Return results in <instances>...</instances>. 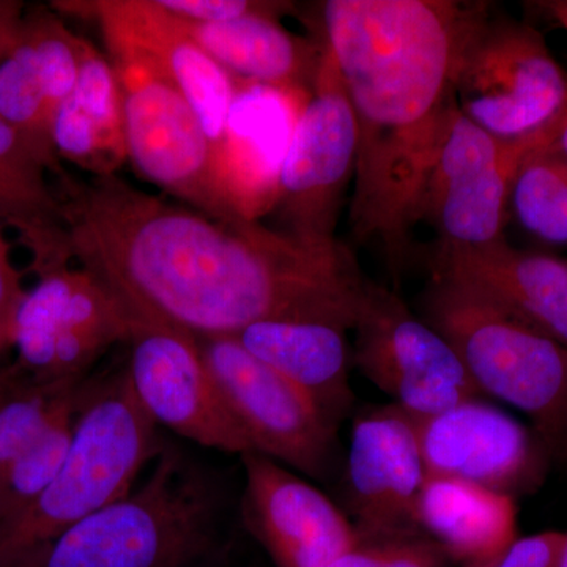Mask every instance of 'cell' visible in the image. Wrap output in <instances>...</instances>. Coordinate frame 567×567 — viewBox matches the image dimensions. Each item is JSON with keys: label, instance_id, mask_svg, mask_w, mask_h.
<instances>
[{"label": "cell", "instance_id": "6da1fadb", "mask_svg": "<svg viewBox=\"0 0 567 567\" xmlns=\"http://www.w3.org/2000/svg\"><path fill=\"white\" fill-rule=\"evenodd\" d=\"M59 186L73 259L126 315L197 339L268 320L357 323L369 279L336 238L210 218L115 174Z\"/></svg>", "mask_w": 567, "mask_h": 567}, {"label": "cell", "instance_id": "7a4b0ae2", "mask_svg": "<svg viewBox=\"0 0 567 567\" xmlns=\"http://www.w3.org/2000/svg\"><path fill=\"white\" fill-rule=\"evenodd\" d=\"M488 2L327 0L320 39L333 54L357 121L350 226L379 245L399 278L425 181L456 114L465 41Z\"/></svg>", "mask_w": 567, "mask_h": 567}, {"label": "cell", "instance_id": "3957f363", "mask_svg": "<svg viewBox=\"0 0 567 567\" xmlns=\"http://www.w3.org/2000/svg\"><path fill=\"white\" fill-rule=\"evenodd\" d=\"M229 513L223 476L164 442L144 483L59 537L40 567H213Z\"/></svg>", "mask_w": 567, "mask_h": 567}, {"label": "cell", "instance_id": "277c9868", "mask_svg": "<svg viewBox=\"0 0 567 567\" xmlns=\"http://www.w3.org/2000/svg\"><path fill=\"white\" fill-rule=\"evenodd\" d=\"M163 446L126 365L85 380L61 470L28 509L0 524V567H40L59 537L128 495Z\"/></svg>", "mask_w": 567, "mask_h": 567}, {"label": "cell", "instance_id": "5b68a950", "mask_svg": "<svg viewBox=\"0 0 567 567\" xmlns=\"http://www.w3.org/2000/svg\"><path fill=\"white\" fill-rule=\"evenodd\" d=\"M421 319L456 350L481 394L527 415L554 458L567 454V347L443 275L421 295Z\"/></svg>", "mask_w": 567, "mask_h": 567}, {"label": "cell", "instance_id": "8992f818", "mask_svg": "<svg viewBox=\"0 0 567 567\" xmlns=\"http://www.w3.org/2000/svg\"><path fill=\"white\" fill-rule=\"evenodd\" d=\"M458 111L502 140L559 133L567 122V73L528 22L492 6L465 41L456 73Z\"/></svg>", "mask_w": 567, "mask_h": 567}, {"label": "cell", "instance_id": "52a82bcc", "mask_svg": "<svg viewBox=\"0 0 567 567\" xmlns=\"http://www.w3.org/2000/svg\"><path fill=\"white\" fill-rule=\"evenodd\" d=\"M122 95L126 158L147 181L223 219H244L234 210L215 151L181 89L151 63L111 54Z\"/></svg>", "mask_w": 567, "mask_h": 567}, {"label": "cell", "instance_id": "ba28073f", "mask_svg": "<svg viewBox=\"0 0 567 567\" xmlns=\"http://www.w3.org/2000/svg\"><path fill=\"white\" fill-rule=\"evenodd\" d=\"M558 133L502 140L456 111L425 181L417 223L439 237V252L475 251L506 241L509 194L529 153Z\"/></svg>", "mask_w": 567, "mask_h": 567}, {"label": "cell", "instance_id": "9c48e42d", "mask_svg": "<svg viewBox=\"0 0 567 567\" xmlns=\"http://www.w3.org/2000/svg\"><path fill=\"white\" fill-rule=\"evenodd\" d=\"M352 331L353 364L409 415H435L484 398L450 342L371 279Z\"/></svg>", "mask_w": 567, "mask_h": 567}, {"label": "cell", "instance_id": "30bf717a", "mask_svg": "<svg viewBox=\"0 0 567 567\" xmlns=\"http://www.w3.org/2000/svg\"><path fill=\"white\" fill-rule=\"evenodd\" d=\"M197 342L224 404L254 453L316 480L330 475L338 429L315 402L246 352L234 336Z\"/></svg>", "mask_w": 567, "mask_h": 567}, {"label": "cell", "instance_id": "8fae6325", "mask_svg": "<svg viewBox=\"0 0 567 567\" xmlns=\"http://www.w3.org/2000/svg\"><path fill=\"white\" fill-rule=\"evenodd\" d=\"M357 153L352 104L333 54L323 43L311 96L295 125L279 175L271 213H278L281 230L311 240L336 238L339 207L354 175Z\"/></svg>", "mask_w": 567, "mask_h": 567}, {"label": "cell", "instance_id": "7c38bea8", "mask_svg": "<svg viewBox=\"0 0 567 567\" xmlns=\"http://www.w3.org/2000/svg\"><path fill=\"white\" fill-rule=\"evenodd\" d=\"M126 316V374L142 409L158 427L208 450L251 453L213 382L197 339L171 324Z\"/></svg>", "mask_w": 567, "mask_h": 567}, {"label": "cell", "instance_id": "4fadbf2b", "mask_svg": "<svg viewBox=\"0 0 567 567\" xmlns=\"http://www.w3.org/2000/svg\"><path fill=\"white\" fill-rule=\"evenodd\" d=\"M410 417L427 476L453 477L516 498L543 486L554 458L532 425L481 399Z\"/></svg>", "mask_w": 567, "mask_h": 567}, {"label": "cell", "instance_id": "5bb4252c", "mask_svg": "<svg viewBox=\"0 0 567 567\" xmlns=\"http://www.w3.org/2000/svg\"><path fill=\"white\" fill-rule=\"evenodd\" d=\"M58 6L62 10L89 11L102 29L110 54L141 59L174 82L203 123L219 167L235 78L213 61L155 0H95Z\"/></svg>", "mask_w": 567, "mask_h": 567}, {"label": "cell", "instance_id": "9a60e30c", "mask_svg": "<svg viewBox=\"0 0 567 567\" xmlns=\"http://www.w3.org/2000/svg\"><path fill=\"white\" fill-rule=\"evenodd\" d=\"M240 458L241 517L276 567H328L360 543L353 522L303 477L254 451Z\"/></svg>", "mask_w": 567, "mask_h": 567}, {"label": "cell", "instance_id": "2e32d148", "mask_svg": "<svg viewBox=\"0 0 567 567\" xmlns=\"http://www.w3.org/2000/svg\"><path fill=\"white\" fill-rule=\"evenodd\" d=\"M427 480L412 417L383 405L354 421L347 456V503L360 539L421 535L416 505Z\"/></svg>", "mask_w": 567, "mask_h": 567}, {"label": "cell", "instance_id": "e0dca14e", "mask_svg": "<svg viewBox=\"0 0 567 567\" xmlns=\"http://www.w3.org/2000/svg\"><path fill=\"white\" fill-rule=\"evenodd\" d=\"M311 93L235 80L221 148V178L234 210L259 221L274 212L279 175Z\"/></svg>", "mask_w": 567, "mask_h": 567}, {"label": "cell", "instance_id": "ac0fdd59", "mask_svg": "<svg viewBox=\"0 0 567 567\" xmlns=\"http://www.w3.org/2000/svg\"><path fill=\"white\" fill-rule=\"evenodd\" d=\"M432 274L470 284L567 347V260L502 241L475 251L435 252Z\"/></svg>", "mask_w": 567, "mask_h": 567}, {"label": "cell", "instance_id": "d6986e66", "mask_svg": "<svg viewBox=\"0 0 567 567\" xmlns=\"http://www.w3.org/2000/svg\"><path fill=\"white\" fill-rule=\"evenodd\" d=\"M350 331L311 320H268L234 334L257 360L289 380L339 429L352 413Z\"/></svg>", "mask_w": 567, "mask_h": 567}, {"label": "cell", "instance_id": "ffe728a7", "mask_svg": "<svg viewBox=\"0 0 567 567\" xmlns=\"http://www.w3.org/2000/svg\"><path fill=\"white\" fill-rule=\"evenodd\" d=\"M421 535L461 567H483L513 546L516 498L453 477L427 476L416 505Z\"/></svg>", "mask_w": 567, "mask_h": 567}, {"label": "cell", "instance_id": "44dd1931", "mask_svg": "<svg viewBox=\"0 0 567 567\" xmlns=\"http://www.w3.org/2000/svg\"><path fill=\"white\" fill-rule=\"evenodd\" d=\"M175 20L235 80L282 91L312 92L322 59V40L295 35L282 28L279 18L264 14L216 24Z\"/></svg>", "mask_w": 567, "mask_h": 567}, {"label": "cell", "instance_id": "7402d4cb", "mask_svg": "<svg viewBox=\"0 0 567 567\" xmlns=\"http://www.w3.org/2000/svg\"><path fill=\"white\" fill-rule=\"evenodd\" d=\"M48 173L31 142L0 117V221L20 235L39 278L73 259L61 196Z\"/></svg>", "mask_w": 567, "mask_h": 567}, {"label": "cell", "instance_id": "603a6c76", "mask_svg": "<svg viewBox=\"0 0 567 567\" xmlns=\"http://www.w3.org/2000/svg\"><path fill=\"white\" fill-rule=\"evenodd\" d=\"M509 215L529 237L567 246V159L550 147L529 153L509 194Z\"/></svg>", "mask_w": 567, "mask_h": 567}, {"label": "cell", "instance_id": "cb8c5ba5", "mask_svg": "<svg viewBox=\"0 0 567 567\" xmlns=\"http://www.w3.org/2000/svg\"><path fill=\"white\" fill-rule=\"evenodd\" d=\"M0 117L31 142L59 182L69 177L52 142V118L24 21L17 43L0 63Z\"/></svg>", "mask_w": 567, "mask_h": 567}, {"label": "cell", "instance_id": "d4e9b609", "mask_svg": "<svg viewBox=\"0 0 567 567\" xmlns=\"http://www.w3.org/2000/svg\"><path fill=\"white\" fill-rule=\"evenodd\" d=\"M0 401V476L40 439L69 406L76 404L89 377L59 382H28L11 375Z\"/></svg>", "mask_w": 567, "mask_h": 567}, {"label": "cell", "instance_id": "484cf974", "mask_svg": "<svg viewBox=\"0 0 567 567\" xmlns=\"http://www.w3.org/2000/svg\"><path fill=\"white\" fill-rule=\"evenodd\" d=\"M80 399L32 446L14 458L0 476V524L20 516L58 475L73 440Z\"/></svg>", "mask_w": 567, "mask_h": 567}, {"label": "cell", "instance_id": "4316f807", "mask_svg": "<svg viewBox=\"0 0 567 567\" xmlns=\"http://www.w3.org/2000/svg\"><path fill=\"white\" fill-rule=\"evenodd\" d=\"M24 28L31 39L44 100L52 123L62 103L76 87L80 70V37L50 13L25 14Z\"/></svg>", "mask_w": 567, "mask_h": 567}, {"label": "cell", "instance_id": "83f0119b", "mask_svg": "<svg viewBox=\"0 0 567 567\" xmlns=\"http://www.w3.org/2000/svg\"><path fill=\"white\" fill-rule=\"evenodd\" d=\"M71 96L99 126L111 151L125 162L122 95L117 74L112 62L103 58L89 41L82 39L76 87Z\"/></svg>", "mask_w": 567, "mask_h": 567}, {"label": "cell", "instance_id": "f1b7e54d", "mask_svg": "<svg viewBox=\"0 0 567 567\" xmlns=\"http://www.w3.org/2000/svg\"><path fill=\"white\" fill-rule=\"evenodd\" d=\"M52 142L59 158L69 159L82 169L91 171L92 175L114 174L123 163L111 151L87 112L71 95L55 114Z\"/></svg>", "mask_w": 567, "mask_h": 567}, {"label": "cell", "instance_id": "f546056e", "mask_svg": "<svg viewBox=\"0 0 567 567\" xmlns=\"http://www.w3.org/2000/svg\"><path fill=\"white\" fill-rule=\"evenodd\" d=\"M454 563L424 535L360 539L328 567H453Z\"/></svg>", "mask_w": 567, "mask_h": 567}, {"label": "cell", "instance_id": "4dcf8cb0", "mask_svg": "<svg viewBox=\"0 0 567 567\" xmlns=\"http://www.w3.org/2000/svg\"><path fill=\"white\" fill-rule=\"evenodd\" d=\"M156 6L178 20L216 24L248 17H275L293 11V3L268 0H155Z\"/></svg>", "mask_w": 567, "mask_h": 567}, {"label": "cell", "instance_id": "1f68e13d", "mask_svg": "<svg viewBox=\"0 0 567 567\" xmlns=\"http://www.w3.org/2000/svg\"><path fill=\"white\" fill-rule=\"evenodd\" d=\"M565 533L544 532L518 537L502 557L483 567H558Z\"/></svg>", "mask_w": 567, "mask_h": 567}, {"label": "cell", "instance_id": "d6a6232c", "mask_svg": "<svg viewBox=\"0 0 567 567\" xmlns=\"http://www.w3.org/2000/svg\"><path fill=\"white\" fill-rule=\"evenodd\" d=\"M25 295L28 290L22 287V274L11 262L10 245L0 221V333L9 347L14 342L17 316Z\"/></svg>", "mask_w": 567, "mask_h": 567}, {"label": "cell", "instance_id": "836d02e7", "mask_svg": "<svg viewBox=\"0 0 567 567\" xmlns=\"http://www.w3.org/2000/svg\"><path fill=\"white\" fill-rule=\"evenodd\" d=\"M24 17V6L21 2L0 0V63L17 43Z\"/></svg>", "mask_w": 567, "mask_h": 567}, {"label": "cell", "instance_id": "e575fe53", "mask_svg": "<svg viewBox=\"0 0 567 567\" xmlns=\"http://www.w3.org/2000/svg\"><path fill=\"white\" fill-rule=\"evenodd\" d=\"M532 6L544 11L548 20L555 22L567 35V0H543V2H533Z\"/></svg>", "mask_w": 567, "mask_h": 567}, {"label": "cell", "instance_id": "d590c367", "mask_svg": "<svg viewBox=\"0 0 567 567\" xmlns=\"http://www.w3.org/2000/svg\"><path fill=\"white\" fill-rule=\"evenodd\" d=\"M548 147H550L551 151L559 153V155L565 156L567 159V122L566 125L559 130L557 137H555L554 142H551Z\"/></svg>", "mask_w": 567, "mask_h": 567}, {"label": "cell", "instance_id": "8d00e7d4", "mask_svg": "<svg viewBox=\"0 0 567 567\" xmlns=\"http://www.w3.org/2000/svg\"><path fill=\"white\" fill-rule=\"evenodd\" d=\"M11 379L9 372H0V401L6 398L7 391L10 390Z\"/></svg>", "mask_w": 567, "mask_h": 567}, {"label": "cell", "instance_id": "74e56055", "mask_svg": "<svg viewBox=\"0 0 567 567\" xmlns=\"http://www.w3.org/2000/svg\"><path fill=\"white\" fill-rule=\"evenodd\" d=\"M558 567H567V533H565V540H563L561 554H559Z\"/></svg>", "mask_w": 567, "mask_h": 567}, {"label": "cell", "instance_id": "f35d334b", "mask_svg": "<svg viewBox=\"0 0 567 567\" xmlns=\"http://www.w3.org/2000/svg\"><path fill=\"white\" fill-rule=\"evenodd\" d=\"M6 347H9V344H7L6 339H3L2 333H0V350L6 349Z\"/></svg>", "mask_w": 567, "mask_h": 567}]
</instances>
